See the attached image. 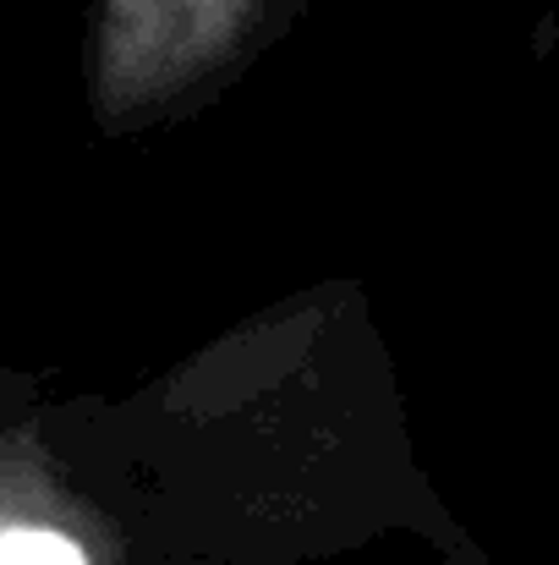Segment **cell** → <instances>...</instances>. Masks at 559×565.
<instances>
[{
    "label": "cell",
    "instance_id": "obj_1",
    "mask_svg": "<svg viewBox=\"0 0 559 565\" xmlns=\"http://www.w3.org/2000/svg\"><path fill=\"white\" fill-rule=\"evenodd\" d=\"M269 0H105L99 22V105L149 116L230 66Z\"/></svg>",
    "mask_w": 559,
    "mask_h": 565
},
{
    "label": "cell",
    "instance_id": "obj_2",
    "mask_svg": "<svg viewBox=\"0 0 559 565\" xmlns=\"http://www.w3.org/2000/svg\"><path fill=\"white\" fill-rule=\"evenodd\" d=\"M0 565H88V555L61 527L17 522V527H0Z\"/></svg>",
    "mask_w": 559,
    "mask_h": 565
}]
</instances>
